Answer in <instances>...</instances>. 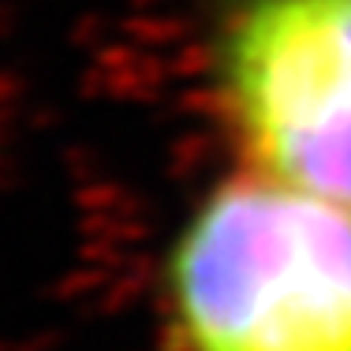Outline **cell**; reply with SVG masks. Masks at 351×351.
Segmentation results:
<instances>
[{"instance_id":"6da1fadb","label":"cell","mask_w":351,"mask_h":351,"mask_svg":"<svg viewBox=\"0 0 351 351\" xmlns=\"http://www.w3.org/2000/svg\"><path fill=\"white\" fill-rule=\"evenodd\" d=\"M183 351H351V206L236 169L165 258Z\"/></svg>"},{"instance_id":"7a4b0ae2","label":"cell","mask_w":351,"mask_h":351,"mask_svg":"<svg viewBox=\"0 0 351 351\" xmlns=\"http://www.w3.org/2000/svg\"><path fill=\"white\" fill-rule=\"evenodd\" d=\"M210 86L239 169L351 206V0H228Z\"/></svg>"}]
</instances>
